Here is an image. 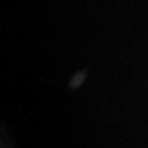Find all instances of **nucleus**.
Instances as JSON below:
<instances>
[{
    "label": "nucleus",
    "instance_id": "f257e3e1",
    "mask_svg": "<svg viewBox=\"0 0 148 148\" xmlns=\"http://www.w3.org/2000/svg\"><path fill=\"white\" fill-rule=\"evenodd\" d=\"M84 75H86V71H80V73H77V75L73 77V80H71V88H75V86H80V82H82Z\"/></svg>",
    "mask_w": 148,
    "mask_h": 148
}]
</instances>
